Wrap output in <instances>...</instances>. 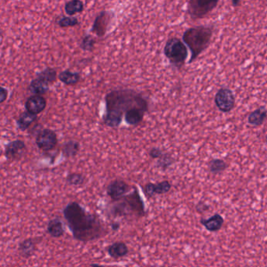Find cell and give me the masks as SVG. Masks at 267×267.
I'll return each mask as SVG.
<instances>
[{"mask_svg": "<svg viewBox=\"0 0 267 267\" xmlns=\"http://www.w3.org/2000/svg\"><path fill=\"white\" fill-rule=\"evenodd\" d=\"M62 214L76 241L88 243L100 239L107 231L98 216L89 212L76 201L65 206Z\"/></svg>", "mask_w": 267, "mask_h": 267, "instance_id": "obj_1", "label": "cell"}, {"mask_svg": "<svg viewBox=\"0 0 267 267\" xmlns=\"http://www.w3.org/2000/svg\"><path fill=\"white\" fill-rule=\"evenodd\" d=\"M106 113L104 116L105 124L109 127L120 126L123 112L130 109H140L148 112L149 105L143 95L132 89H119L112 91L106 96Z\"/></svg>", "mask_w": 267, "mask_h": 267, "instance_id": "obj_2", "label": "cell"}, {"mask_svg": "<svg viewBox=\"0 0 267 267\" xmlns=\"http://www.w3.org/2000/svg\"><path fill=\"white\" fill-rule=\"evenodd\" d=\"M134 191L117 201H113L109 207V214L112 217H143L146 216V206L139 194L137 187Z\"/></svg>", "mask_w": 267, "mask_h": 267, "instance_id": "obj_3", "label": "cell"}, {"mask_svg": "<svg viewBox=\"0 0 267 267\" xmlns=\"http://www.w3.org/2000/svg\"><path fill=\"white\" fill-rule=\"evenodd\" d=\"M214 32V27L205 25H200L186 30L183 35V39L191 50L190 64L192 63L203 51L209 47Z\"/></svg>", "mask_w": 267, "mask_h": 267, "instance_id": "obj_4", "label": "cell"}, {"mask_svg": "<svg viewBox=\"0 0 267 267\" xmlns=\"http://www.w3.org/2000/svg\"><path fill=\"white\" fill-rule=\"evenodd\" d=\"M164 55L172 65L180 68L185 63L188 52L182 41L173 37L169 39L165 45Z\"/></svg>", "mask_w": 267, "mask_h": 267, "instance_id": "obj_5", "label": "cell"}, {"mask_svg": "<svg viewBox=\"0 0 267 267\" xmlns=\"http://www.w3.org/2000/svg\"><path fill=\"white\" fill-rule=\"evenodd\" d=\"M217 0H191L187 4V12L192 19H202L216 9Z\"/></svg>", "mask_w": 267, "mask_h": 267, "instance_id": "obj_6", "label": "cell"}, {"mask_svg": "<svg viewBox=\"0 0 267 267\" xmlns=\"http://www.w3.org/2000/svg\"><path fill=\"white\" fill-rule=\"evenodd\" d=\"M215 103L221 112H231L235 106V96L233 91L228 88L219 89L215 96Z\"/></svg>", "mask_w": 267, "mask_h": 267, "instance_id": "obj_7", "label": "cell"}, {"mask_svg": "<svg viewBox=\"0 0 267 267\" xmlns=\"http://www.w3.org/2000/svg\"><path fill=\"white\" fill-rule=\"evenodd\" d=\"M35 143L40 150L49 151L56 147L58 143L57 136L51 129H45L37 135Z\"/></svg>", "mask_w": 267, "mask_h": 267, "instance_id": "obj_8", "label": "cell"}, {"mask_svg": "<svg viewBox=\"0 0 267 267\" xmlns=\"http://www.w3.org/2000/svg\"><path fill=\"white\" fill-rule=\"evenodd\" d=\"M132 187L122 180H115L109 183L106 188V194L113 201H117L130 193Z\"/></svg>", "mask_w": 267, "mask_h": 267, "instance_id": "obj_9", "label": "cell"}, {"mask_svg": "<svg viewBox=\"0 0 267 267\" xmlns=\"http://www.w3.org/2000/svg\"><path fill=\"white\" fill-rule=\"evenodd\" d=\"M26 150L25 142L20 140H14L6 146L5 155L8 160L18 161L25 155Z\"/></svg>", "mask_w": 267, "mask_h": 267, "instance_id": "obj_10", "label": "cell"}, {"mask_svg": "<svg viewBox=\"0 0 267 267\" xmlns=\"http://www.w3.org/2000/svg\"><path fill=\"white\" fill-rule=\"evenodd\" d=\"M47 102L45 98L38 95H33L30 96L25 103L27 112L38 116V114L42 113L46 108Z\"/></svg>", "mask_w": 267, "mask_h": 267, "instance_id": "obj_11", "label": "cell"}, {"mask_svg": "<svg viewBox=\"0 0 267 267\" xmlns=\"http://www.w3.org/2000/svg\"><path fill=\"white\" fill-rule=\"evenodd\" d=\"M171 187L172 185L170 182L168 180H164L157 184L149 183L145 186L144 191L148 197H153L156 194L162 195L167 194Z\"/></svg>", "mask_w": 267, "mask_h": 267, "instance_id": "obj_12", "label": "cell"}, {"mask_svg": "<svg viewBox=\"0 0 267 267\" xmlns=\"http://www.w3.org/2000/svg\"><path fill=\"white\" fill-rule=\"evenodd\" d=\"M109 21H110V14L106 12V11L101 12L95 20L93 26H92V32L96 33L98 36H104L106 30H107Z\"/></svg>", "mask_w": 267, "mask_h": 267, "instance_id": "obj_13", "label": "cell"}, {"mask_svg": "<svg viewBox=\"0 0 267 267\" xmlns=\"http://www.w3.org/2000/svg\"><path fill=\"white\" fill-rule=\"evenodd\" d=\"M200 224L210 232H218L224 224V218L219 213H215L210 218H201Z\"/></svg>", "mask_w": 267, "mask_h": 267, "instance_id": "obj_14", "label": "cell"}, {"mask_svg": "<svg viewBox=\"0 0 267 267\" xmlns=\"http://www.w3.org/2000/svg\"><path fill=\"white\" fill-rule=\"evenodd\" d=\"M267 119V109L261 106L248 115V123L254 126H260Z\"/></svg>", "mask_w": 267, "mask_h": 267, "instance_id": "obj_15", "label": "cell"}, {"mask_svg": "<svg viewBox=\"0 0 267 267\" xmlns=\"http://www.w3.org/2000/svg\"><path fill=\"white\" fill-rule=\"evenodd\" d=\"M107 251L109 256L114 259L123 258V257L127 256V254L129 253L127 245L122 241L113 243L112 245L108 247Z\"/></svg>", "mask_w": 267, "mask_h": 267, "instance_id": "obj_16", "label": "cell"}, {"mask_svg": "<svg viewBox=\"0 0 267 267\" xmlns=\"http://www.w3.org/2000/svg\"><path fill=\"white\" fill-rule=\"evenodd\" d=\"M37 239L28 238L20 243L18 247L20 255L25 258L32 256L36 251Z\"/></svg>", "mask_w": 267, "mask_h": 267, "instance_id": "obj_17", "label": "cell"}, {"mask_svg": "<svg viewBox=\"0 0 267 267\" xmlns=\"http://www.w3.org/2000/svg\"><path fill=\"white\" fill-rule=\"evenodd\" d=\"M47 233L52 238H59L62 237L64 234L65 230L62 221L59 218L49 220V222L47 224Z\"/></svg>", "mask_w": 267, "mask_h": 267, "instance_id": "obj_18", "label": "cell"}, {"mask_svg": "<svg viewBox=\"0 0 267 267\" xmlns=\"http://www.w3.org/2000/svg\"><path fill=\"white\" fill-rule=\"evenodd\" d=\"M146 112V111L143 110V109H137V108L130 109L128 112L125 113V120H126V122L129 125L136 126V125L142 123V121H143V118H144Z\"/></svg>", "mask_w": 267, "mask_h": 267, "instance_id": "obj_19", "label": "cell"}, {"mask_svg": "<svg viewBox=\"0 0 267 267\" xmlns=\"http://www.w3.org/2000/svg\"><path fill=\"white\" fill-rule=\"evenodd\" d=\"M49 84L39 78L31 81L29 86V90L31 93L38 96H42L49 91Z\"/></svg>", "mask_w": 267, "mask_h": 267, "instance_id": "obj_20", "label": "cell"}, {"mask_svg": "<svg viewBox=\"0 0 267 267\" xmlns=\"http://www.w3.org/2000/svg\"><path fill=\"white\" fill-rule=\"evenodd\" d=\"M38 117L37 116H34L28 112H25L21 114L18 118L17 123H18V128L22 131H25L27 129L31 127V125L36 122Z\"/></svg>", "mask_w": 267, "mask_h": 267, "instance_id": "obj_21", "label": "cell"}, {"mask_svg": "<svg viewBox=\"0 0 267 267\" xmlns=\"http://www.w3.org/2000/svg\"><path fill=\"white\" fill-rule=\"evenodd\" d=\"M59 79L66 86H74L80 81L81 76L77 72H72L71 71L66 70L59 74Z\"/></svg>", "mask_w": 267, "mask_h": 267, "instance_id": "obj_22", "label": "cell"}, {"mask_svg": "<svg viewBox=\"0 0 267 267\" xmlns=\"http://www.w3.org/2000/svg\"><path fill=\"white\" fill-rule=\"evenodd\" d=\"M228 168V164L223 159H212L209 163V170L214 175L221 174Z\"/></svg>", "mask_w": 267, "mask_h": 267, "instance_id": "obj_23", "label": "cell"}, {"mask_svg": "<svg viewBox=\"0 0 267 267\" xmlns=\"http://www.w3.org/2000/svg\"><path fill=\"white\" fill-rule=\"evenodd\" d=\"M84 4L80 0H72L65 4V12L69 16H73L78 13H82L84 11Z\"/></svg>", "mask_w": 267, "mask_h": 267, "instance_id": "obj_24", "label": "cell"}, {"mask_svg": "<svg viewBox=\"0 0 267 267\" xmlns=\"http://www.w3.org/2000/svg\"><path fill=\"white\" fill-rule=\"evenodd\" d=\"M79 149H80V144L78 142L75 141V140H70L63 145L62 153L64 154L65 157H75L79 151Z\"/></svg>", "mask_w": 267, "mask_h": 267, "instance_id": "obj_25", "label": "cell"}, {"mask_svg": "<svg viewBox=\"0 0 267 267\" xmlns=\"http://www.w3.org/2000/svg\"><path fill=\"white\" fill-rule=\"evenodd\" d=\"M56 77H57V74H56V70L51 68H46L37 75V78H39L49 84L53 83L56 80Z\"/></svg>", "mask_w": 267, "mask_h": 267, "instance_id": "obj_26", "label": "cell"}, {"mask_svg": "<svg viewBox=\"0 0 267 267\" xmlns=\"http://www.w3.org/2000/svg\"><path fill=\"white\" fill-rule=\"evenodd\" d=\"M66 183L72 186H82L85 184V177L81 173H71L66 177Z\"/></svg>", "mask_w": 267, "mask_h": 267, "instance_id": "obj_27", "label": "cell"}, {"mask_svg": "<svg viewBox=\"0 0 267 267\" xmlns=\"http://www.w3.org/2000/svg\"><path fill=\"white\" fill-rule=\"evenodd\" d=\"M79 24L78 18L73 17H63L58 21V25L61 28L75 27Z\"/></svg>", "mask_w": 267, "mask_h": 267, "instance_id": "obj_28", "label": "cell"}, {"mask_svg": "<svg viewBox=\"0 0 267 267\" xmlns=\"http://www.w3.org/2000/svg\"><path fill=\"white\" fill-rule=\"evenodd\" d=\"M96 40L91 35H85L81 41V48L84 50L92 51L94 49Z\"/></svg>", "mask_w": 267, "mask_h": 267, "instance_id": "obj_29", "label": "cell"}, {"mask_svg": "<svg viewBox=\"0 0 267 267\" xmlns=\"http://www.w3.org/2000/svg\"><path fill=\"white\" fill-rule=\"evenodd\" d=\"M174 163V159L168 154H163L158 162V167L163 170H166Z\"/></svg>", "mask_w": 267, "mask_h": 267, "instance_id": "obj_30", "label": "cell"}, {"mask_svg": "<svg viewBox=\"0 0 267 267\" xmlns=\"http://www.w3.org/2000/svg\"><path fill=\"white\" fill-rule=\"evenodd\" d=\"M210 205L204 202V201H199L198 204H196V211L198 212L203 213L208 211L210 210Z\"/></svg>", "mask_w": 267, "mask_h": 267, "instance_id": "obj_31", "label": "cell"}, {"mask_svg": "<svg viewBox=\"0 0 267 267\" xmlns=\"http://www.w3.org/2000/svg\"><path fill=\"white\" fill-rule=\"evenodd\" d=\"M149 155L153 158H160L163 155V152L159 148H153L150 152H149Z\"/></svg>", "mask_w": 267, "mask_h": 267, "instance_id": "obj_32", "label": "cell"}, {"mask_svg": "<svg viewBox=\"0 0 267 267\" xmlns=\"http://www.w3.org/2000/svg\"><path fill=\"white\" fill-rule=\"evenodd\" d=\"M8 90L5 88L0 86V103H3L7 100Z\"/></svg>", "mask_w": 267, "mask_h": 267, "instance_id": "obj_33", "label": "cell"}, {"mask_svg": "<svg viewBox=\"0 0 267 267\" xmlns=\"http://www.w3.org/2000/svg\"><path fill=\"white\" fill-rule=\"evenodd\" d=\"M120 227V224H119V223H113V224H111V228L113 231H118Z\"/></svg>", "mask_w": 267, "mask_h": 267, "instance_id": "obj_34", "label": "cell"}, {"mask_svg": "<svg viewBox=\"0 0 267 267\" xmlns=\"http://www.w3.org/2000/svg\"><path fill=\"white\" fill-rule=\"evenodd\" d=\"M231 3H232V5L234 6V7H238V6L241 4V2L238 1V0H233Z\"/></svg>", "mask_w": 267, "mask_h": 267, "instance_id": "obj_35", "label": "cell"}, {"mask_svg": "<svg viewBox=\"0 0 267 267\" xmlns=\"http://www.w3.org/2000/svg\"><path fill=\"white\" fill-rule=\"evenodd\" d=\"M91 267H106V266H104V265H99V264H97V263H92V264H91Z\"/></svg>", "mask_w": 267, "mask_h": 267, "instance_id": "obj_36", "label": "cell"}, {"mask_svg": "<svg viewBox=\"0 0 267 267\" xmlns=\"http://www.w3.org/2000/svg\"><path fill=\"white\" fill-rule=\"evenodd\" d=\"M1 35H2V31L0 30V37H1Z\"/></svg>", "mask_w": 267, "mask_h": 267, "instance_id": "obj_37", "label": "cell"}, {"mask_svg": "<svg viewBox=\"0 0 267 267\" xmlns=\"http://www.w3.org/2000/svg\"><path fill=\"white\" fill-rule=\"evenodd\" d=\"M265 143H266V145H267V135H266V136H265Z\"/></svg>", "mask_w": 267, "mask_h": 267, "instance_id": "obj_38", "label": "cell"}]
</instances>
